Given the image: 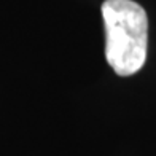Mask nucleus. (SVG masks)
I'll return each mask as SVG.
<instances>
[{
    "label": "nucleus",
    "instance_id": "f257e3e1",
    "mask_svg": "<svg viewBox=\"0 0 156 156\" xmlns=\"http://www.w3.org/2000/svg\"><path fill=\"white\" fill-rule=\"evenodd\" d=\"M105 58L113 72L131 76L144 67L148 48V16L134 0H105Z\"/></svg>",
    "mask_w": 156,
    "mask_h": 156
}]
</instances>
